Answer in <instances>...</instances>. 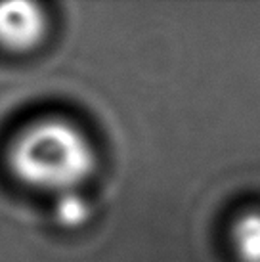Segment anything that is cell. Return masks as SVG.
<instances>
[{
	"label": "cell",
	"instance_id": "obj_1",
	"mask_svg": "<svg viewBox=\"0 0 260 262\" xmlns=\"http://www.w3.org/2000/svg\"><path fill=\"white\" fill-rule=\"evenodd\" d=\"M12 174L35 189L75 191L94 172L96 151L79 126L61 117H42L23 126L6 151Z\"/></svg>",
	"mask_w": 260,
	"mask_h": 262
},
{
	"label": "cell",
	"instance_id": "obj_2",
	"mask_svg": "<svg viewBox=\"0 0 260 262\" xmlns=\"http://www.w3.org/2000/svg\"><path fill=\"white\" fill-rule=\"evenodd\" d=\"M46 31V15L35 2H2L0 4V46L23 52L40 42Z\"/></svg>",
	"mask_w": 260,
	"mask_h": 262
},
{
	"label": "cell",
	"instance_id": "obj_3",
	"mask_svg": "<svg viewBox=\"0 0 260 262\" xmlns=\"http://www.w3.org/2000/svg\"><path fill=\"white\" fill-rule=\"evenodd\" d=\"M230 245L239 262H260V207H247L230 224Z\"/></svg>",
	"mask_w": 260,
	"mask_h": 262
},
{
	"label": "cell",
	"instance_id": "obj_4",
	"mask_svg": "<svg viewBox=\"0 0 260 262\" xmlns=\"http://www.w3.org/2000/svg\"><path fill=\"white\" fill-rule=\"evenodd\" d=\"M54 214L56 220L63 228H77V226L84 224L90 216V205L86 199L80 195L79 191H65L56 199V207H54Z\"/></svg>",
	"mask_w": 260,
	"mask_h": 262
}]
</instances>
